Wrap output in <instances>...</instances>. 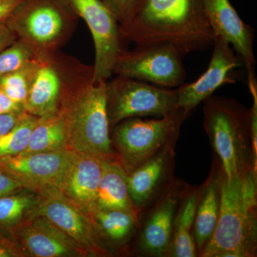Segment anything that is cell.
Masks as SVG:
<instances>
[{"label":"cell","mask_w":257,"mask_h":257,"mask_svg":"<svg viewBox=\"0 0 257 257\" xmlns=\"http://www.w3.org/2000/svg\"><path fill=\"white\" fill-rule=\"evenodd\" d=\"M64 1L85 21L92 34L95 48L94 82H107L113 74L115 61L123 50L119 24L101 0Z\"/></svg>","instance_id":"obj_9"},{"label":"cell","mask_w":257,"mask_h":257,"mask_svg":"<svg viewBox=\"0 0 257 257\" xmlns=\"http://www.w3.org/2000/svg\"><path fill=\"white\" fill-rule=\"evenodd\" d=\"M120 28L137 45L170 44L182 55L206 50L215 39L202 0H145Z\"/></svg>","instance_id":"obj_2"},{"label":"cell","mask_w":257,"mask_h":257,"mask_svg":"<svg viewBox=\"0 0 257 257\" xmlns=\"http://www.w3.org/2000/svg\"><path fill=\"white\" fill-rule=\"evenodd\" d=\"M204 11L215 37L232 45L243 62L248 74V81L255 75L254 31L243 23L229 0H202Z\"/></svg>","instance_id":"obj_14"},{"label":"cell","mask_w":257,"mask_h":257,"mask_svg":"<svg viewBox=\"0 0 257 257\" xmlns=\"http://www.w3.org/2000/svg\"><path fill=\"white\" fill-rule=\"evenodd\" d=\"M39 200V194L27 189L0 197V233L10 236L13 229L32 215Z\"/></svg>","instance_id":"obj_23"},{"label":"cell","mask_w":257,"mask_h":257,"mask_svg":"<svg viewBox=\"0 0 257 257\" xmlns=\"http://www.w3.org/2000/svg\"><path fill=\"white\" fill-rule=\"evenodd\" d=\"M25 112L24 106L13 101L0 87V114H22Z\"/></svg>","instance_id":"obj_31"},{"label":"cell","mask_w":257,"mask_h":257,"mask_svg":"<svg viewBox=\"0 0 257 257\" xmlns=\"http://www.w3.org/2000/svg\"><path fill=\"white\" fill-rule=\"evenodd\" d=\"M204 126L226 181L252 170L250 111L234 99L211 95L204 101Z\"/></svg>","instance_id":"obj_4"},{"label":"cell","mask_w":257,"mask_h":257,"mask_svg":"<svg viewBox=\"0 0 257 257\" xmlns=\"http://www.w3.org/2000/svg\"><path fill=\"white\" fill-rule=\"evenodd\" d=\"M41 60L35 59L16 72L0 77V87L13 101L24 106Z\"/></svg>","instance_id":"obj_26"},{"label":"cell","mask_w":257,"mask_h":257,"mask_svg":"<svg viewBox=\"0 0 257 257\" xmlns=\"http://www.w3.org/2000/svg\"><path fill=\"white\" fill-rule=\"evenodd\" d=\"M127 177L116 157L105 159L98 187L96 208L127 211L138 217L139 210L128 193Z\"/></svg>","instance_id":"obj_19"},{"label":"cell","mask_w":257,"mask_h":257,"mask_svg":"<svg viewBox=\"0 0 257 257\" xmlns=\"http://www.w3.org/2000/svg\"><path fill=\"white\" fill-rule=\"evenodd\" d=\"M182 56L170 44L137 45L135 50L120 52L112 73L161 87H179L187 78Z\"/></svg>","instance_id":"obj_8"},{"label":"cell","mask_w":257,"mask_h":257,"mask_svg":"<svg viewBox=\"0 0 257 257\" xmlns=\"http://www.w3.org/2000/svg\"><path fill=\"white\" fill-rule=\"evenodd\" d=\"M106 82H94V67L71 59L58 113L70 150L103 159L116 157L108 119Z\"/></svg>","instance_id":"obj_1"},{"label":"cell","mask_w":257,"mask_h":257,"mask_svg":"<svg viewBox=\"0 0 257 257\" xmlns=\"http://www.w3.org/2000/svg\"><path fill=\"white\" fill-rule=\"evenodd\" d=\"M248 88L253 97V106L250 110V136L251 146V169L257 174V82L256 79L249 81Z\"/></svg>","instance_id":"obj_29"},{"label":"cell","mask_w":257,"mask_h":257,"mask_svg":"<svg viewBox=\"0 0 257 257\" xmlns=\"http://www.w3.org/2000/svg\"><path fill=\"white\" fill-rule=\"evenodd\" d=\"M75 152L70 149L0 158V170L37 194L59 189Z\"/></svg>","instance_id":"obj_11"},{"label":"cell","mask_w":257,"mask_h":257,"mask_svg":"<svg viewBox=\"0 0 257 257\" xmlns=\"http://www.w3.org/2000/svg\"><path fill=\"white\" fill-rule=\"evenodd\" d=\"M25 253L20 244L8 235L0 233V257H23Z\"/></svg>","instance_id":"obj_30"},{"label":"cell","mask_w":257,"mask_h":257,"mask_svg":"<svg viewBox=\"0 0 257 257\" xmlns=\"http://www.w3.org/2000/svg\"><path fill=\"white\" fill-rule=\"evenodd\" d=\"M91 219L104 238L116 243H123L133 234L138 224V217L127 211L96 208Z\"/></svg>","instance_id":"obj_24"},{"label":"cell","mask_w":257,"mask_h":257,"mask_svg":"<svg viewBox=\"0 0 257 257\" xmlns=\"http://www.w3.org/2000/svg\"><path fill=\"white\" fill-rule=\"evenodd\" d=\"M187 116L178 109L163 117L128 118L115 125L111 145L116 149V158L126 173H131L167 145L176 143Z\"/></svg>","instance_id":"obj_6"},{"label":"cell","mask_w":257,"mask_h":257,"mask_svg":"<svg viewBox=\"0 0 257 257\" xmlns=\"http://www.w3.org/2000/svg\"><path fill=\"white\" fill-rule=\"evenodd\" d=\"M38 120L39 117L24 112L18 123L0 138V158L15 156L25 151Z\"/></svg>","instance_id":"obj_25"},{"label":"cell","mask_w":257,"mask_h":257,"mask_svg":"<svg viewBox=\"0 0 257 257\" xmlns=\"http://www.w3.org/2000/svg\"><path fill=\"white\" fill-rule=\"evenodd\" d=\"M57 53L40 62L24 104V109L29 114L42 118L58 112L70 58Z\"/></svg>","instance_id":"obj_15"},{"label":"cell","mask_w":257,"mask_h":257,"mask_svg":"<svg viewBox=\"0 0 257 257\" xmlns=\"http://www.w3.org/2000/svg\"><path fill=\"white\" fill-rule=\"evenodd\" d=\"M199 197L198 192L189 193L177 209L171 243L172 256L194 257L198 254L192 229Z\"/></svg>","instance_id":"obj_21"},{"label":"cell","mask_w":257,"mask_h":257,"mask_svg":"<svg viewBox=\"0 0 257 257\" xmlns=\"http://www.w3.org/2000/svg\"><path fill=\"white\" fill-rule=\"evenodd\" d=\"M106 94L110 128L128 118L163 117L178 110L175 89L137 79L117 76L106 82Z\"/></svg>","instance_id":"obj_7"},{"label":"cell","mask_w":257,"mask_h":257,"mask_svg":"<svg viewBox=\"0 0 257 257\" xmlns=\"http://www.w3.org/2000/svg\"><path fill=\"white\" fill-rule=\"evenodd\" d=\"M180 199V192L171 189L152 211L140 236V249L152 256H165L170 251L174 221Z\"/></svg>","instance_id":"obj_18"},{"label":"cell","mask_w":257,"mask_h":257,"mask_svg":"<svg viewBox=\"0 0 257 257\" xmlns=\"http://www.w3.org/2000/svg\"><path fill=\"white\" fill-rule=\"evenodd\" d=\"M175 143L170 144L128 174V193L138 210L151 202L168 179L175 159Z\"/></svg>","instance_id":"obj_17"},{"label":"cell","mask_w":257,"mask_h":257,"mask_svg":"<svg viewBox=\"0 0 257 257\" xmlns=\"http://www.w3.org/2000/svg\"><path fill=\"white\" fill-rule=\"evenodd\" d=\"M39 195L40 200L32 215L45 216L72 238L89 256L109 254L92 219L64 197L59 189H50Z\"/></svg>","instance_id":"obj_10"},{"label":"cell","mask_w":257,"mask_h":257,"mask_svg":"<svg viewBox=\"0 0 257 257\" xmlns=\"http://www.w3.org/2000/svg\"><path fill=\"white\" fill-rule=\"evenodd\" d=\"M23 0H0V24L5 23L17 6Z\"/></svg>","instance_id":"obj_35"},{"label":"cell","mask_w":257,"mask_h":257,"mask_svg":"<svg viewBox=\"0 0 257 257\" xmlns=\"http://www.w3.org/2000/svg\"><path fill=\"white\" fill-rule=\"evenodd\" d=\"M117 20L120 27L131 20L145 0H101Z\"/></svg>","instance_id":"obj_28"},{"label":"cell","mask_w":257,"mask_h":257,"mask_svg":"<svg viewBox=\"0 0 257 257\" xmlns=\"http://www.w3.org/2000/svg\"><path fill=\"white\" fill-rule=\"evenodd\" d=\"M77 18L64 0H23L5 24L42 60L64 45Z\"/></svg>","instance_id":"obj_5"},{"label":"cell","mask_w":257,"mask_h":257,"mask_svg":"<svg viewBox=\"0 0 257 257\" xmlns=\"http://www.w3.org/2000/svg\"><path fill=\"white\" fill-rule=\"evenodd\" d=\"M37 59L28 45L17 40L14 43L0 51V77L23 68Z\"/></svg>","instance_id":"obj_27"},{"label":"cell","mask_w":257,"mask_h":257,"mask_svg":"<svg viewBox=\"0 0 257 257\" xmlns=\"http://www.w3.org/2000/svg\"><path fill=\"white\" fill-rule=\"evenodd\" d=\"M23 113L0 114V138L4 136L5 134L8 133L18 123Z\"/></svg>","instance_id":"obj_33"},{"label":"cell","mask_w":257,"mask_h":257,"mask_svg":"<svg viewBox=\"0 0 257 257\" xmlns=\"http://www.w3.org/2000/svg\"><path fill=\"white\" fill-rule=\"evenodd\" d=\"M26 256H89L72 238L45 216L32 215L10 233Z\"/></svg>","instance_id":"obj_13"},{"label":"cell","mask_w":257,"mask_h":257,"mask_svg":"<svg viewBox=\"0 0 257 257\" xmlns=\"http://www.w3.org/2000/svg\"><path fill=\"white\" fill-rule=\"evenodd\" d=\"M24 189L22 184L6 172L0 170V197Z\"/></svg>","instance_id":"obj_32"},{"label":"cell","mask_w":257,"mask_h":257,"mask_svg":"<svg viewBox=\"0 0 257 257\" xmlns=\"http://www.w3.org/2000/svg\"><path fill=\"white\" fill-rule=\"evenodd\" d=\"M256 174L226 181L221 175L217 224L200 256L251 257L256 250Z\"/></svg>","instance_id":"obj_3"},{"label":"cell","mask_w":257,"mask_h":257,"mask_svg":"<svg viewBox=\"0 0 257 257\" xmlns=\"http://www.w3.org/2000/svg\"><path fill=\"white\" fill-rule=\"evenodd\" d=\"M213 171L214 172L199 195L196 209L193 236L198 254H200L210 239L219 218L221 176L219 177L215 171Z\"/></svg>","instance_id":"obj_20"},{"label":"cell","mask_w":257,"mask_h":257,"mask_svg":"<svg viewBox=\"0 0 257 257\" xmlns=\"http://www.w3.org/2000/svg\"><path fill=\"white\" fill-rule=\"evenodd\" d=\"M105 159L75 152L59 191L91 219L96 208L98 187Z\"/></svg>","instance_id":"obj_16"},{"label":"cell","mask_w":257,"mask_h":257,"mask_svg":"<svg viewBox=\"0 0 257 257\" xmlns=\"http://www.w3.org/2000/svg\"><path fill=\"white\" fill-rule=\"evenodd\" d=\"M213 45L214 50L207 70L197 80L182 84L175 89L177 109L188 116L216 89L236 82L235 69L241 65V60L229 44L220 37H215Z\"/></svg>","instance_id":"obj_12"},{"label":"cell","mask_w":257,"mask_h":257,"mask_svg":"<svg viewBox=\"0 0 257 257\" xmlns=\"http://www.w3.org/2000/svg\"><path fill=\"white\" fill-rule=\"evenodd\" d=\"M69 149L63 119L58 112L39 118L26 150L20 155L51 152Z\"/></svg>","instance_id":"obj_22"},{"label":"cell","mask_w":257,"mask_h":257,"mask_svg":"<svg viewBox=\"0 0 257 257\" xmlns=\"http://www.w3.org/2000/svg\"><path fill=\"white\" fill-rule=\"evenodd\" d=\"M18 40L14 32L4 23L0 24V51L4 50Z\"/></svg>","instance_id":"obj_34"}]
</instances>
